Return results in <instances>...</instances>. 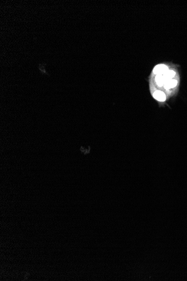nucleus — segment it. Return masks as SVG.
<instances>
[{
    "label": "nucleus",
    "mask_w": 187,
    "mask_h": 281,
    "mask_svg": "<svg viewBox=\"0 0 187 281\" xmlns=\"http://www.w3.org/2000/svg\"><path fill=\"white\" fill-rule=\"evenodd\" d=\"M169 80H170V79L167 78L166 76H165L164 75V74H157L155 78L156 82L157 83V84L160 86H163L166 82H167Z\"/></svg>",
    "instance_id": "nucleus-2"
},
{
    "label": "nucleus",
    "mask_w": 187,
    "mask_h": 281,
    "mask_svg": "<svg viewBox=\"0 0 187 281\" xmlns=\"http://www.w3.org/2000/svg\"><path fill=\"white\" fill-rule=\"evenodd\" d=\"M153 96L155 99L159 100V101H160V102H163V101L165 100V99H166L165 94L163 92H161V91L155 92L153 93Z\"/></svg>",
    "instance_id": "nucleus-3"
},
{
    "label": "nucleus",
    "mask_w": 187,
    "mask_h": 281,
    "mask_svg": "<svg viewBox=\"0 0 187 281\" xmlns=\"http://www.w3.org/2000/svg\"><path fill=\"white\" fill-rule=\"evenodd\" d=\"M44 64H40L39 66V68L40 70V71L43 73V74H48L47 73V72L46 71V70H45V68H44Z\"/></svg>",
    "instance_id": "nucleus-5"
},
{
    "label": "nucleus",
    "mask_w": 187,
    "mask_h": 281,
    "mask_svg": "<svg viewBox=\"0 0 187 281\" xmlns=\"http://www.w3.org/2000/svg\"><path fill=\"white\" fill-rule=\"evenodd\" d=\"M169 70L168 66L165 65H158L154 68L153 72L155 74H164Z\"/></svg>",
    "instance_id": "nucleus-1"
},
{
    "label": "nucleus",
    "mask_w": 187,
    "mask_h": 281,
    "mask_svg": "<svg viewBox=\"0 0 187 281\" xmlns=\"http://www.w3.org/2000/svg\"><path fill=\"white\" fill-rule=\"evenodd\" d=\"M177 84H178V81L176 80L170 79L165 82L164 84V86L165 89H168L170 88L175 87L177 85Z\"/></svg>",
    "instance_id": "nucleus-4"
}]
</instances>
